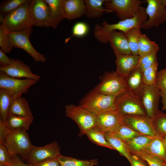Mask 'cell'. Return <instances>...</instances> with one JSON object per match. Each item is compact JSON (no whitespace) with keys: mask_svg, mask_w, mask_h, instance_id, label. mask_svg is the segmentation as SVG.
I'll use <instances>...</instances> for the list:
<instances>
[{"mask_svg":"<svg viewBox=\"0 0 166 166\" xmlns=\"http://www.w3.org/2000/svg\"><path fill=\"white\" fill-rule=\"evenodd\" d=\"M148 17L146 8L141 6L135 15L132 18L120 21L114 24H109L104 21L101 25L96 24L94 28V36L99 42L108 43V35L112 31L118 30L125 33L135 27L141 28L147 21Z\"/></svg>","mask_w":166,"mask_h":166,"instance_id":"6da1fadb","label":"cell"},{"mask_svg":"<svg viewBox=\"0 0 166 166\" xmlns=\"http://www.w3.org/2000/svg\"><path fill=\"white\" fill-rule=\"evenodd\" d=\"M30 2L22 5L4 16L0 14V22L8 31H21L34 26L29 13Z\"/></svg>","mask_w":166,"mask_h":166,"instance_id":"7a4b0ae2","label":"cell"},{"mask_svg":"<svg viewBox=\"0 0 166 166\" xmlns=\"http://www.w3.org/2000/svg\"><path fill=\"white\" fill-rule=\"evenodd\" d=\"M116 97L102 94L94 89L82 99L79 105L94 114L116 110Z\"/></svg>","mask_w":166,"mask_h":166,"instance_id":"3957f363","label":"cell"},{"mask_svg":"<svg viewBox=\"0 0 166 166\" xmlns=\"http://www.w3.org/2000/svg\"><path fill=\"white\" fill-rule=\"evenodd\" d=\"M4 144L11 155L19 154L24 158L33 146L26 131L8 130L4 139Z\"/></svg>","mask_w":166,"mask_h":166,"instance_id":"277c9868","label":"cell"},{"mask_svg":"<svg viewBox=\"0 0 166 166\" xmlns=\"http://www.w3.org/2000/svg\"><path fill=\"white\" fill-rule=\"evenodd\" d=\"M65 109L66 116L73 121L79 127L80 136L95 126V114L80 105H68L65 106Z\"/></svg>","mask_w":166,"mask_h":166,"instance_id":"5b68a950","label":"cell"},{"mask_svg":"<svg viewBox=\"0 0 166 166\" xmlns=\"http://www.w3.org/2000/svg\"><path fill=\"white\" fill-rule=\"evenodd\" d=\"M115 105L116 110L121 116H146L139 97L128 90L116 97Z\"/></svg>","mask_w":166,"mask_h":166,"instance_id":"8992f818","label":"cell"},{"mask_svg":"<svg viewBox=\"0 0 166 166\" xmlns=\"http://www.w3.org/2000/svg\"><path fill=\"white\" fill-rule=\"evenodd\" d=\"M100 79L94 89L102 94L117 96L128 90L125 78L115 72L105 73Z\"/></svg>","mask_w":166,"mask_h":166,"instance_id":"52a82bcc","label":"cell"},{"mask_svg":"<svg viewBox=\"0 0 166 166\" xmlns=\"http://www.w3.org/2000/svg\"><path fill=\"white\" fill-rule=\"evenodd\" d=\"M32 31L31 27L19 32H7L10 42L13 47L23 49L36 62H45L46 58L34 48L30 41L29 37Z\"/></svg>","mask_w":166,"mask_h":166,"instance_id":"ba28073f","label":"cell"},{"mask_svg":"<svg viewBox=\"0 0 166 166\" xmlns=\"http://www.w3.org/2000/svg\"><path fill=\"white\" fill-rule=\"evenodd\" d=\"M144 2L140 0H106L104 6L111 12H116L117 16L122 21L134 17Z\"/></svg>","mask_w":166,"mask_h":166,"instance_id":"9c48e42d","label":"cell"},{"mask_svg":"<svg viewBox=\"0 0 166 166\" xmlns=\"http://www.w3.org/2000/svg\"><path fill=\"white\" fill-rule=\"evenodd\" d=\"M38 81L30 79H21L10 77L0 71V89L7 91L15 99L27 93L30 88Z\"/></svg>","mask_w":166,"mask_h":166,"instance_id":"30bf717a","label":"cell"},{"mask_svg":"<svg viewBox=\"0 0 166 166\" xmlns=\"http://www.w3.org/2000/svg\"><path fill=\"white\" fill-rule=\"evenodd\" d=\"M146 11L148 18L141 28L147 29L158 27L166 22V0H146Z\"/></svg>","mask_w":166,"mask_h":166,"instance_id":"8fae6325","label":"cell"},{"mask_svg":"<svg viewBox=\"0 0 166 166\" xmlns=\"http://www.w3.org/2000/svg\"><path fill=\"white\" fill-rule=\"evenodd\" d=\"M139 97L147 116L152 119L160 111L158 104L160 97V90L155 85L144 84Z\"/></svg>","mask_w":166,"mask_h":166,"instance_id":"7c38bea8","label":"cell"},{"mask_svg":"<svg viewBox=\"0 0 166 166\" xmlns=\"http://www.w3.org/2000/svg\"><path fill=\"white\" fill-rule=\"evenodd\" d=\"M29 11L34 26L52 27L49 8L45 0H31Z\"/></svg>","mask_w":166,"mask_h":166,"instance_id":"4fadbf2b","label":"cell"},{"mask_svg":"<svg viewBox=\"0 0 166 166\" xmlns=\"http://www.w3.org/2000/svg\"><path fill=\"white\" fill-rule=\"evenodd\" d=\"M60 154V148L56 141L42 146L33 145L24 158L30 164L50 159L57 158Z\"/></svg>","mask_w":166,"mask_h":166,"instance_id":"5bb4252c","label":"cell"},{"mask_svg":"<svg viewBox=\"0 0 166 166\" xmlns=\"http://www.w3.org/2000/svg\"><path fill=\"white\" fill-rule=\"evenodd\" d=\"M122 121L141 134L152 137L159 135L154 129L151 119L146 115L123 116Z\"/></svg>","mask_w":166,"mask_h":166,"instance_id":"9a60e30c","label":"cell"},{"mask_svg":"<svg viewBox=\"0 0 166 166\" xmlns=\"http://www.w3.org/2000/svg\"><path fill=\"white\" fill-rule=\"evenodd\" d=\"M0 71L10 77L19 79L25 78L38 81L41 78L40 75L33 73L30 66L19 59L11 58L9 65H0Z\"/></svg>","mask_w":166,"mask_h":166,"instance_id":"2e32d148","label":"cell"},{"mask_svg":"<svg viewBox=\"0 0 166 166\" xmlns=\"http://www.w3.org/2000/svg\"><path fill=\"white\" fill-rule=\"evenodd\" d=\"M95 127L104 132H110L122 122V116L116 110L95 114Z\"/></svg>","mask_w":166,"mask_h":166,"instance_id":"e0dca14e","label":"cell"},{"mask_svg":"<svg viewBox=\"0 0 166 166\" xmlns=\"http://www.w3.org/2000/svg\"><path fill=\"white\" fill-rule=\"evenodd\" d=\"M115 53L116 57L117 65L115 72L125 78L138 67L140 57L132 54L124 55Z\"/></svg>","mask_w":166,"mask_h":166,"instance_id":"ac0fdd59","label":"cell"},{"mask_svg":"<svg viewBox=\"0 0 166 166\" xmlns=\"http://www.w3.org/2000/svg\"><path fill=\"white\" fill-rule=\"evenodd\" d=\"M108 40L115 53L124 55L132 54L127 37L123 32L112 31L109 34Z\"/></svg>","mask_w":166,"mask_h":166,"instance_id":"d6986e66","label":"cell"},{"mask_svg":"<svg viewBox=\"0 0 166 166\" xmlns=\"http://www.w3.org/2000/svg\"><path fill=\"white\" fill-rule=\"evenodd\" d=\"M84 0H65L64 13L65 18L73 20L85 15Z\"/></svg>","mask_w":166,"mask_h":166,"instance_id":"ffe728a7","label":"cell"},{"mask_svg":"<svg viewBox=\"0 0 166 166\" xmlns=\"http://www.w3.org/2000/svg\"><path fill=\"white\" fill-rule=\"evenodd\" d=\"M142 71L137 67L125 78L127 90L133 95L139 97L144 84Z\"/></svg>","mask_w":166,"mask_h":166,"instance_id":"44dd1931","label":"cell"},{"mask_svg":"<svg viewBox=\"0 0 166 166\" xmlns=\"http://www.w3.org/2000/svg\"><path fill=\"white\" fill-rule=\"evenodd\" d=\"M34 118L9 114L4 124L10 131H27L32 123Z\"/></svg>","mask_w":166,"mask_h":166,"instance_id":"7402d4cb","label":"cell"},{"mask_svg":"<svg viewBox=\"0 0 166 166\" xmlns=\"http://www.w3.org/2000/svg\"><path fill=\"white\" fill-rule=\"evenodd\" d=\"M50 12L52 27L56 29L59 24L65 18L64 13L65 0H45Z\"/></svg>","mask_w":166,"mask_h":166,"instance_id":"603a6c76","label":"cell"},{"mask_svg":"<svg viewBox=\"0 0 166 166\" xmlns=\"http://www.w3.org/2000/svg\"><path fill=\"white\" fill-rule=\"evenodd\" d=\"M9 114L34 118L28 102L25 98L22 97L13 100Z\"/></svg>","mask_w":166,"mask_h":166,"instance_id":"cb8c5ba5","label":"cell"},{"mask_svg":"<svg viewBox=\"0 0 166 166\" xmlns=\"http://www.w3.org/2000/svg\"><path fill=\"white\" fill-rule=\"evenodd\" d=\"M106 0H85V15L88 18H99L105 12L111 13L106 10L104 4Z\"/></svg>","mask_w":166,"mask_h":166,"instance_id":"d4e9b609","label":"cell"},{"mask_svg":"<svg viewBox=\"0 0 166 166\" xmlns=\"http://www.w3.org/2000/svg\"><path fill=\"white\" fill-rule=\"evenodd\" d=\"M142 151L158 157L164 162L165 148L162 136L154 137Z\"/></svg>","mask_w":166,"mask_h":166,"instance_id":"484cf974","label":"cell"},{"mask_svg":"<svg viewBox=\"0 0 166 166\" xmlns=\"http://www.w3.org/2000/svg\"><path fill=\"white\" fill-rule=\"evenodd\" d=\"M105 137L114 150L125 157L129 161L131 154L126 144L109 132H104Z\"/></svg>","mask_w":166,"mask_h":166,"instance_id":"4316f807","label":"cell"},{"mask_svg":"<svg viewBox=\"0 0 166 166\" xmlns=\"http://www.w3.org/2000/svg\"><path fill=\"white\" fill-rule=\"evenodd\" d=\"M109 132L124 141L142 135L137 132L122 121Z\"/></svg>","mask_w":166,"mask_h":166,"instance_id":"83f0119b","label":"cell"},{"mask_svg":"<svg viewBox=\"0 0 166 166\" xmlns=\"http://www.w3.org/2000/svg\"><path fill=\"white\" fill-rule=\"evenodd\" d=\"M154 137L141 135L124 141L132 153L143 150Z\"/></svg>","mask_w":166,"mask_h":166,"instance_id":"f1b7e54d","label":"cell"},{"mask_svg":"<svg viewBox=\"0 0 166 166\" xmlns=\"http://www.w3.org/2000/svg\"><path fill=\"white\" fill-rule=\"evenodd\" d=\"M61 166H95L97 165V159L82 160L60 154L57 158Z\"/></svg>","mask_w":166,"mask_h":166,"instance_id":"f546056e","label":"cell"},{"mask_svg":"<svg viewBox=\"0 0 166 166\" xmlns=\"http://www.w3.org/2000/svg\"><path fill=\"white\" fill-rule=\"evenodd\" d=\"M85 134L92 142L97 145L114 150L106 140L104 132L95 127L87 131Z\"/></svg>","mask_w":166,"mask_h":166,"instance_id":"4dcf8cb0","label":"cell"},{"mask_svg":"<svg viewBox=\"0 0 166 166\" xmlns=\"http://www.w3.org/2000/svg\"><path fill=\"white\" fill-rule=\"evenodd\" d=\"M14 99L7 91L0 89V118L4 122L5 121L9 114L11 104Z\"/></svg>","mask_w":166,"mask_h":166,"instance_id":"1f68e13d","label":"cell"},{"mask_svg":"<svg viewBox=\"0 0 166 166\" xmlns=\"http://www.w3.org/2000/svg\"><path fill=\"white\" fill-rule=\"evenodd\" d=\"M140 28L139 27H135L124 33L127 37L131 53L133 55H139L138 43L141 34Z\"/></svg>","mask_w":166,"mask_h":166,"instance_id":"d6a6232c","label":"cell"},{"mask_svg":"<svg viewBox=\"0 0 166 166\" xmlns=\"http://www.w3.org/2000/svg\"><path fill=\"white\" fill-rule=\"evenodd\" d=\"M155 42L151 41L145 34H141L138 45L139 55L142 57L158 47Z\"/></svg>","mask_w":166,"mask_h":166,"instance_id":"836d02e7","label":"cell"},{"mask_svg":"<svg viewBox=\"0 0 166 166\" xmlns=\"http://www.w3.org/2000/svg\"><path fill=\"white\" fill-rule=\"evenodd\" d=\"M155 131L159 135H166V114L160 111L152 119Z\"/></svg>","mask_w":166,"mask_h":166,"instance_id":"e575fe53","label":"cell"},{"mask_svg":"<svg viewBox=\"0 0 166 166\" xmlns=\"http://www.w3.org/2000/svg\"><path fill=\"white\" fill-rule=\"evenodd\" d=\"M159 49L158 47L148 54L140 57L138 67L140 68L142 72L157 61V54Z\"/></svg>","mask_w":166,"mask_h":166,"instance_id":"d590c367","label":"cell"},{"mask_svg":"<svg viewBox=\"0 0 166 166\" xmlns=\"http://www.w3.org/2000/svg\"><path fill=\"white\" fill-rule=\"evenodd\" d=\"M158 63L157 61L142 72V80L145 85H155L157 74Z\"/></svg>","mask_w":166,"mask_h":166,"instance_id":"8d00e7d4","label":"cell"},{"mask_svg":"<svg viewBox=\"0 0 166 166\" xmlns=\"http://www.w3.org/2000/svg\"><path fill=\"white\" fill-rule=\"evenodd\" d=\"M138 156L148 164L149 166H163L164 162L158 157L143 151L131 153Z\"/></svg>","mask_w":166,"mask_h":166,"instance_id":"74e56055","label":"cell"},{"mask_svg":"<svg viewBox=\"0 0 166 166\" xmlns=\"http://www.w3.org/2000/svg\"><path fill=\"white\" fill-rule=\"evenodd\" d=\"M0 46L1 50L6 54L10 52L13 47L10 42L7 31L2 24L0 26Z\"/></svg>","mask_w":166,"mask_h":166,"instance_id":"f35d334b","label":"cell"},{"mask_svg":"<svg viewBox=\"0 0 166 166\" xmlns=\"http://www.w3.org/2000/svg\"><path fill=\"white\" fill-rule=\"evenodd\" d=\"M30 0H11L9 1L0 6L1 14L3 15L16 9L21 6L30 2Z\"/></svg>","mask_w":166,"mask_h":166,"instance_id":"ab89813d","label":"cell"},{"mask_svg":"<svg viewBox=\"0 0 166 166\" xmlns=\"http://www.w3.org/2000/svg\"><path fill=\"white\" fill-rule=\"evenodd\" d=\"M88 31L89 27L86 24L82 22H78L73 27L72 35L65 39V42H67L74 36L81 37L85 36L87 34Z\"/></svg>","mask_w":166,"mask_h":166,"instance_id":"60d3db41","label":"cell"},{"mask_svg":"<svg viewBox=\"0 0 166 166\" xmlns=\"http://www.w3.org/2000/svg\"><path fill=\"white\" fill-rule=\"evenodd\" d=\"M155 85L160 90L166 92V68L157 72Z\"/></svg>","mask_w":166,"mask_h":166,"instance_id":"b9f144b4","label":"cell"},{"mask_svg":"<svg viewBox=\"0 0 166 166\" xmlns=\"http://www.w3.org/2000/svg\"><path fill=\"white\" fill-rule=\"evenodd\" d=\"M11 155L8 152L4 142H0V164L8 166Z\"/></svg>","mask_w":166,"mask_h":166,"instance_id":"7bdbcfd3","label":"cell"},{"mask_svg":"<svg viewBox=\"0 0 166 166\" xmlns=\"http://www.w3.org/2000/svg\"><path fill=\"white\" fill-rule=\"evenodd\" d=\"M31 165L32 166H61L57 158L47 159Z\"/></svg>","mask_w":166,"mask_h":166,"instance_id":"ee69618b","label":"cell"},{"mask_svg":"<svg viewBox=\"0 0 166 166\" xmlns=\"http://www.w3.org/2000/svg\"><path fill=\"white\" fill-rule=\"evenodd\" d=\"M131 166H149L144 160L134 154L131 153L129 160Z\"/></svg>","mask_w":166,"mask_h":166,"instance_id":"f6af8a7d","label":"cell"},{"mask_svg":"<svg viewBox=\"0 0 166 166\" xmlns=\"http://www.w3.org/2000/svg\"><path fill=\"white\" fill-rule=\"evenodd\" d=\"M8 166H32L30 164H26L22 162L17 155H11Z\"/></svg>","mask_w":166,"mask_h":166,"instance_id":"bcb514c9","label":"cell"},{"mask_svg":"<svg viewBox=\"0 0 166 166\" xmlns=\"http://www.w3.org/2000/svg\"><path fill=\"white\" fill-rule=\"evenodd\" d=\"M11 58L9 57L6 54L0 49V65L6 66L9 65L11 61Z\"/></svg>","mask_w":166,"mask_h":166,"instance_id":"7dc6e473","label":"cell"},{"mask_svg":"<svg viewBox=\"0 0 166 166\" xmlns=\"http://www.w3.org/2000/svg\"><path fill=\"white\" fill-rule=\"evenodd\" d=\"M160 97L163 105V110H166V92L160 90Z\"/></svg>","mask_w":166,"mask_h":166,"instance_id":"c3c4849f","label":"cell"},{"mask_svg":"<svg viewBox=\"0 0 166 166\" xmlns=\"http://www.w3.org/2000/svg\"><path fill=\"white\" fill-rule=\"evenodd\" d=\"M161 136H162L163 139L164 143L165 146V158H164V163L165 164H166V135Z\"/></svg>","mask_w":166,"mask_h":166,"instance_id":"681fc988","label":"cell"},{"mask_svg":"<svg viewBox=\"0 0 166 166\" xmlns=\"http://www.w3.org/2000/svg\"><path fill=\"white\" fill-rule=\"evenodd\" d=\"M0 166H8L5 164H0Z\"/></svg>","mask_w":166,"mask_h":166,"instance_id":"f907efd6","label":"cell"},{"mask_svg":"<svg viewBox=\"0 0 166 166\" xmlns=\"http://www.w3.org/2000/svg\"><path fill=\"white\" fill-rule=\"evenodd\" d=\"M163 166H166V164L164 163Z\"/></svg>","mask_w":166,"mask_h":166,"instance_id":"816d5d0a","label":"cell"}]
</instances>
